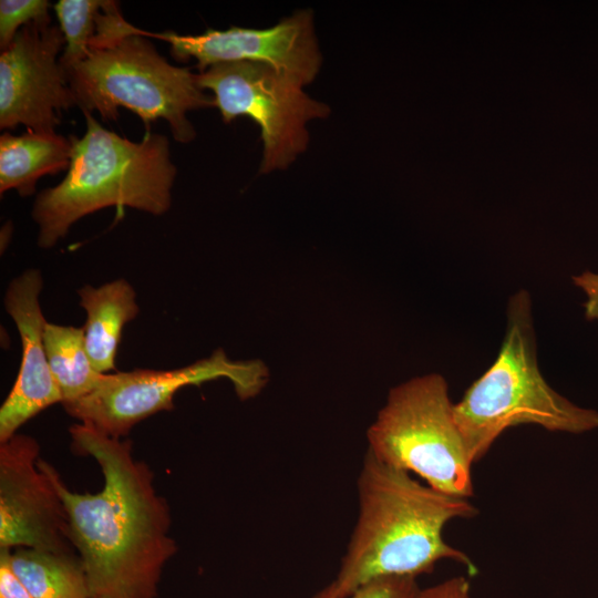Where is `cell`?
I'll return each instance as SVG.
<instances>
[{
	"instance_id": "277c9868",
	"label": "cell",
	"mask_w": 598,
	"mask_h": 598,
	"mask_svg": "<svg viewBox=\"0 0 598 598\" xmlns=\"http://www.w3.org/2000/svg\"><path fill=\"white\" fill-rule=\"evenodd\" d=\"M493 364L454 403V416L472 463L482 460L509 427L532 424L550 432L585 433L598 427V412L556 392L537 361L532 299L516 292Z\"/></svg>"
},
{
	"instance_id": "7c38bea8",
	"label": "cell",
	"mask_w": 598,
	"mask_h": 598,
	"mask_svg": "<svg viewBox=\"0 0 598 598\" xmlns=\"http://www.w3.org/2000/svg\"><path fill=\"white\" fill-rule=\"evenodd\" d=\"M42 285L41 272L30 269L13 279L6 292L4 307L18 328L22 358L17 380L0 409V443L44 409L62 403L43 342L48 322L39 300Z\"/></svg>"
},
{
	"instance_id": "9a60e30c",
	"label": "cell",
	"mask_w": 598,
	"mask_h": 598,
	"mask_svg": "<svg viewBox=\"0 0 598 598\" xmlns=\"http://www.w3.org/2000/svg\"><path fill=\"white\" fill-rule=\"evenodd\" d=\"M13 571L34 598H92L78 553L8 549Z\"/></svg>"
},
{
	"instance_id": "7402d4cb",
	"label": "cell",
	"mask_w": 598,
	"mask_h": 598,
	"mask_svg": "<svg viewBox=\"0 0 598 598\" xmlns=\"http://www.w3.org/2000/svg\"><path fill=\"white\" fill-rule=\"evenodd\" d=\"M574 283L586 295L585 316L588 320H598V274L584 271L573 277Z\"/></svg>"
},
{
	"instance_id": "8fae6325",
	"label": "cell",
	"mask_w": 598,
	"mask_h": 598,
	"mask_svg": "<svg viewBox=\"0 0 598 598\" xmlns=\"http://www.w3.org/2000/svg\"><path fill=\"white\" fill-rule=\"evenodd\" d=\"M153 38L169 43L175 60L195 59L200 72L221 62L251 61L270 65L303 86L316 79L322 61L313 13L307 9L266 29L231 27L202 34L166 31L153 33Z\"/></svg>"
},
{
	"instance_id": "52a82bcc",
	"label": "cell",
	"mask_w": 598,
	"mask_h": 598,
	"mask_svg": "<svg viewBox=\"0 0 598 598\" xmlns=\"http://www.w3.org/2000/svg\"><path fill=\"white\" fill-rule=\"evenodd\" d=\"M197 79L203 90L213 92L225 123L241 115L257 123L262 141L260 173L288 167L307 148V124L330 113L326 103L303 92L299 81L264 63L221 62L199 72Z\"/></svg>"
},
{
	"instance_id": "7a4b0ae2",
	"label": "cell",
	"mask_w": 598,
	"mask_h": 598,
	"mask_svg": "<svg viewBox=\"0 0 598 598\" xmlns=\"http://www.w3.org/2000/svg\"><path fill=\"white\" fill-rule=\"evenodd\" d=\"M358 497L357 524L337 577L319 591L322 597L348 598L379 577L417 578L444 559L463 565L471 576L478 573L470 556L443 536L452 519L478 514L468 498L439 492L369 452L358 478Z\"/></svg>"
},
{
	"instance_id": "ac0fdd59",
	"label": "cell",
	"mask_w": 598,
	"mask_h": 598,
	"mask_svg": "<svg viewBox=\"0 0 598 598\" xmlns=\"http://www.w3.org/2000/svg\"><path fill=\"white\" fill-rule=\"evenodd\" d=\"M48 0H1L0 1V48L6 50L19 28L34 21H51Z\"/></svg>"
},
{
	"instance_id": "d6986e66",
	"label": "cell",
	"mask_w": 598,
	"mask_h": 598,
	"mask_svg": "<svg viewBox=\"0 0 598 598\" xmlns=\"http://www.w3.org/2000/svg\"><path fill=\"white\" fill-rule=\"evenodd\" d=\"M421 588L411 576H385L372 579L348 598H419ZM313 598H324L319 592Z\"/></svg>"
},
{
	"instance_id": "ba28073f",
	"label": "cell",
	"mask_w": 598,
	"mask_h": 598,
	"mask_svg": "<svg viewBox=\"0 0 598 598\" xmlns=\"http://www.w3.org/2000/svg\"><path fill=\"white\" fill-rule=\"evenodd\" d=\"M220 378L228 379L238 398L246 400L260 392L268 372L260 361H233L216 350L209 358L178 369L103 373L92 392L62 405L80 423L121 439L151 415L173 410L182 388Z\"/></svg>"
},
{
	"instance_id": "ffe728a7",
	"label": "cell",
	"mask_w": 598,
	"mask_h": 598,
	"mask_svg": "<svg viewBox=\"0 0 598 598\" xmlns=\"http://www.w3.org/2000/svg\"><path fill=\"white\" fill-rule=\"evenodd\" d=\"M0 598H34L13 571L8 549H0Z\"/></svg>"
},
{
	"instance_id": "8992f818",
	"label": "cell",
	"mask_w": 598,
	"mask_h": 598,
	"mask_svg": "<svg viewBox=\"0 0 598 598\" xmlns=\"http://www.w3.org/2000/svg\"><path fill=\"white\" fill-rule=\"evenodd\" d=\"M367 436L368 452L380 462L415 474L444 494L473 496V463L442 375L393 388Z\"/></svg>"
},
{
	"instance_id": "44dd1931",
	"label": "cell",
	"mask_w": 598,
	"mask_h": 598,
	"mask_svg": "<svg viewBox=\"0 0 598 598\" xmlns=\"http://www.w3.org/2000/svg\"><path fill=\"white\" fill-rule=\"evenodd\" d=\"M419 598H473L471 582L464 576H455L421 589Z\"/></svg>"
},
{
	"instance_id": "e0dca14e",
	"label": "cell",
	"mask_w": 598,
	"mask_h": 598,
	"mask_svg": "<svg viewBox=\"0 0 598 598\" xmlns=\"http://www.w3.org/2000/svg\"><path fill=\"white\" fill-rule=\"evenodd\" d=\"M105 0H60L54 4L64 38L60 63L64 70L84 60L96 34L97 20Z\"/></svg>"
},
{
	"instance_id": "5bb4252c",
	"label": "cell",
	"mask_w": 598,
	"mask_h": 598,
	"mask_svg": "<svg viewBox=\"0 0 598 598\" xmlns=\"http://www.w3.org/2000/svg\"><path fill=\"white\" fill-rule=\"evenodd\" d=\"M73 135L27 130L21 135L0 136V193L16 189L20 196L34 193L38 179L68 171Z\"/></svg>"
},
{
	"instance_id": "3957f363",
	"label": "cell",
	"mask_w": 598,
	"mask_h": 598,
	"mask_svg": "<svg viewBox=\"0 0 598 598\" xmlns=\"http://www.w3.org/2000/svg\"><path fill=\"white\" fill-rule=\"evenodd\" d=\"M83 114L86 131L81 138L73 136L65 177L42 190L33 205L41 248L53 247L75 221L96 210L128 206L163 215L172 204L176 167L167 137L147 131L133 142Z\"/></svg>"
},
{
	"instance_id": "30bf717a",
	"label": "cell",
	"mask_w": 598,
	"mask_h": 598,
	"mask_svg": "<svg viewBox=\"0 0 598 598\" xmlns=\"http://www.w3.org/2000/svg\"><path fill=\"white\" fill-rule=\"evenodd\" d=\"M39 458L32 436L17 433L0 443V549L76 553L63 502Z\"/></svg>"
},
{
	"instance_id": "5b68a950",
	"label": "cell",
	"mask_w": 598,
	"mask_h": 598,
	"mask_svg": "<svg viewBox=\"0 0 598 598\" xmlns=\"http://www.w3.org/2000/svg\"><path fill=\"white\" fill-rule=\"evenodd\" d=\"M75 105L83 113L97 112L104 121H116L118 107L141 117L145 126L164 118L179 143L196 136L187 112L214 106L197 74L171 64L147 39L128 35L64 70Z\"/></svg>"
},
{
	"instance_id": "6da1fadb",
	"label": "cell",
	"mask_w": 598,
	"mask_h": 598,
	"mask_svg": "<svg viewBox=\"0 0 598 598\" xmlns=\"http://www.w3.org/2000/svg\"><path fill=\"white\" fill-rule=\"evenodd\" d=\"M70 435L73 451L99 464L104 480L100 492H74L52 464L40 457L38 466L63 502L91 597L155 598L177 545L168 503L156 491L152 470L134 457L130 440L83 423L72 425Z\"/></svg>"
},
{
	"instance_id": "2e32d148",
	"label": "cell",
	"mask_w": 598,
	"mask_h": 598,
	"mask_svg": "<svg viewBox=\"0 0 598 598\" xmlns=\"http://www.w3.org/2000/svg\"><path fill=\"white\" fill-rule=\"evenodd\" d=\"M43 342L51 373L62 403L75 401L97 385L103 373L92 365L84 342L83 328L47 323Z\"/></svg>"
},
{
	"instance_id": "4fadbf2b",
	"label": "cell",
	"mask_w": 598,
	"mask_h": 598,
	"mask_svg": "<svg viewBox=\"0 0 598 598\" xmlns=\"http://www.w3.org/2000/svg\"><path fill=\"white\" fill-rule=\"evenodd\" d=\"M87 318L82 327L87 355L99 373L115 369V355L123 327L138 313L135 291L125 279L78 291Z\"/></svg>"
},
{
	"instance_id": "9c48e42d",
	"label": "cell",
	"mask_w": 598,
	"mask_h": 598,
	"mask_svg": "<svg viewBox=\"0 0 598 598\" xmlns=\"http://www.w3.org/2000/svg\"><path fill=\"white\" fill-rule=\"evenodd\" d=\"M63 34L51 21L22 27L0 55V127L22 124L37 132H55L62 112L75 105L58 58Z\"/></svg>"
}]
</instances>
